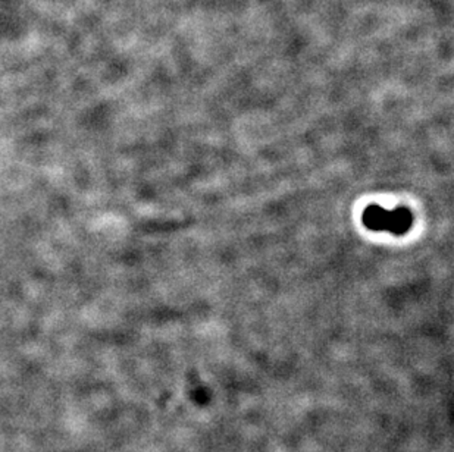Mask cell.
<instances>
[{"mask_svg": "<svg viewBox=\"0 0 454 452\" xmlns=\"http://www.w3.org/2000/svg\"><path fill=\"white\" fill-rule=\"evenodd\" d=\"M363 222L373 231H390L400 235L411 228L412 215L406 209L388 212L378 206H371L363 216Z\"/></svg>", "mask_w": 454, "mask_h": 452, "instance_id": "obj_1", "label": "cell"}]
</instances>
